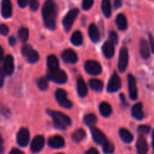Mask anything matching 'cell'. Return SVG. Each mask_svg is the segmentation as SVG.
<instances>
[{
    "mask_svg": "<svg viewBox=\"0 0 154 154\" xmlns=\"http://www.w3.org/2000/svg\"><path fill=\"white\" fill-rule=\"evenodd\" d=\"M59 154H63V153H59Z\"/></svg>",
    "mask_w": 154,
    "mask_h": 154,
    "instance_id": "52",
    "label": "cell"
},
{
    "mask_svg": "<svg viewBox=\"0 0 154 154\" xmlns=\"http://www.w3.org/2000/svg\"><path fill=\"white\" fill-rule=\"evenodd\" d=\"M86 154H99V152L96 148H90L87 151Z\"/></svg>",
    "mask_w": 154,
    "mask_h": 154,
    "instance_id": "43",
    "label": "cell"
},
{
    "mask_svg": "<svg viewBox=\"0 0 154 154\" xmlns=\"http://www.w3.org/2000/svg\"><path fill=\"white\" fill-rule=\"evenodd\" d=\"M1 13L4 18H9L12 15V5L11 0H2L1 5Z\"/></svg>",
    "mask_w": 154,
    "mask_h": 154,
    "instance_id": "16",
    "label": "cell"
},
{
    "mask_svg": "<svg viewBox=\"0 0 154 154\" xmlns=\"http://www.w3.org/2000/svg\"><path fill=\"white\" fill-rule=\"evenodd\" d=\"M128 86H129L130 98L132 100H136L138 98V89H137L135 79L132 74H129L128 75Z\"/></svg>",
    "mask_w": 154,
    "mask_h": 154,
    "instance_id": "11",
    "label": "cell"
},
{
    "mask_svg": "<svg viewBox=\"0 0 154 154\" xmlns=\"http://www.w3.org/2000/svg\"><path fill=\"white\" fill-rule=\"evenodd\" d=\"M153 149H154V142H153Z\"/></svg>",
    "mask_w": 154,
    "mask_h": 154,
    "instance_id": "51",
    "label": "cell"
},
{
    "mask_svg": "<svg viewBox=\"0 0 154 154\" xmlns=\"http://www.w3.org/2000/svg\"><path fill=\"white\" fill-rule=\"evenodd\" d=\"M57 15V7L54 0H46L42 8V16L45 25L50 30L55 29Z\"/></svg>",
    "mask_w": 154,
    "mask_h": 154,
    "instance_id": "1",
    "label": "cell"
},
{
    "mask_svg": "<svg viewBox=\"0 0 154 154\" xmlns=\"http://www.w3.org/2000/svg\"><path fill=\"white\" fill-rule=\"evenodd\" d=\"M29 7L32 11H37L38 9L39 2L38 0H29Z\"/></svg>",
    "mask_w": 154,
    "mask_h": 154,
    "instance_id": "37",
    "label": "cell"
},
{
    "mask_svg": "<svg viewBox=\"0 0 154 154\" xmlns=\"http://www.w3.org/2000/svg\"><path fill=\"white\" fill-rule=\"evenodd\" d=\"M2 69L6 75H11L14 69V58L11 55H7L3 61Z\"/></svg>",
    "mask_w": 154,
    "mask_h": 154,
    "instance_id": "13",
    "label": "cell"
},
{
    "mask_svg": "<svg viewBox=\"0 0 154 154\" xmlns=\"http://www.w3.org/2000/svg\"><path fill=\"white\" fill-rule=\"evenodd\" d=\"M45 140L43 136L38 135L34 137L31 143V150L33 152H38L43 149Z\"/></svg>",
    "mask_w": 154,
    "mask_h": 154,
    "instance_id": "14",
    "label": "cell"
},
{
    "mask_svg": "<svg viewBox=\"0 0 154 154\" xmlns=\"http://www.w3.org/2000/svg\"><path fill=\"white\" fill-rule=\"evenodd\" d=\"M99 111H100L101 114L103 116H109L112 113V108H111V105L106 102L101 103L99 105Z\"/></svg>",
    "mask_w": 154,
    "mask_h": 154,
    "instance_id": "27",
    "label": "cell"
},
{
    "mask_svg": "<svg viewBox=\"0 0 154 154\" xmlns=\"http://www.w3.org/2000/svg\"><path fill=\"white\" fill-rule=\"evenodd\" d=\"M138 130L141 134H147L150 131V127L148 125H140Z\"/></svg>",
    "mask_w": 154,
    "mask_h": 154,
    "instance_id": "38",
    "label": "cell"
},
{
    "mask_svg": "<svg viewBox=\"0 0 154 154\" xmlns=\"http://www.w3.org/2000/svg\"><path fill=\"white\" fill-rule=\"evenodd\" d=\"M86 133L84 129L81 128H78V129L75 130L74 131L73 134H72V139L76 142H80L85 137Z\"/></svg>",
    "mask_w": 154,
    "mask_h": 154,
    "instance_id": "30",
    "label": "cell"
},
{
    "mask_svg": "<svg viewBox=\"0 0 154 154\" xmlns=\"http://www.w3.org/2000/svg\"><path fill=\"white\" fill-rule=\"evenodd\" d=\"M22 54L26 58L27 61L31 63H36L39 59V54L30 45H24L22 47Z\"/></svg>",
    "mask_w": 154,
    "mask_h": 154,
    "instance_id": "4",
    "label": "cell"
},
{
    "mask_svg": "<svg viewBox=\"0 0 154 154\" xmlns=\"http://www.w3.org/2000/svg\"><path fill=\"white\" fill-rule=\"evenodd\" d=\"M71 41H72V44L76 46H79L83 43V36L82 33L80 31H75V33L72 34V38H71Z\"/></svg>",
    "mask_w": 154,
    "mask_h": 154,
    "instance_id": "29",
    "label": "cell"
},
{
    "mask_svg": "<svg viewBox=\"0 0 154 154\" xmlns=\"http://www.w3.org/2000/svg\"><path fill=\"white\" fill-rule=\"evenodd\" d=\"M29 30L27 28L25 27H22V28L20 29L19 32H18V36H19V39H20V41H22L23 42H26L29 39Z\"/></svg>",
    "mask_w": 154,
    "mask_h": 154,
    "instance_id": "33",
    "label": "cell"
},
{
    "mask_svg": "<svg viewBox=\"0 0 154 154\" xmlns=\"http://www.w3.org/2000/svg\"><path fill=\"white\" fill-rule=\"evenodd\" d=\"M102 146H103V150L105 153H112L114 152V144L112 143H111L110 141H108V140H107Z\"/></svg>",
    "mask_w": 154,
    "mask_h": 154,
    "instance_id": "35",
    "label": "cell"
},
{
    "mask_svg": "<svg viewBox=\"0 0 154 154\" xmlns=\"http://www.w3.org/2000/svg\"><path fill=\"white\" fill-rule=\"evenodd\" d=\"M38 87L40 90L45 91L48 89V86H49V83H48V79L45 78V77H41L38 79L37 82Z\"/></svg>",
    "mask_w": 154,
    "mask_h": 154,
    "instance_id": "34",
    "label": "cell"
},
{
    "mask_svg": "<svg viewBox=\"0 0 154 154\" xmlns=\"http://www.w3.org/2000/svg\"><path fill=\"white\" fill-rule=\"evenodd\" d=\"M140 53H141V57L144 59H147L150 57V48L145 39H141L140 41Z\"/></svg>",
    "mask_w": 154,
    "mask_h": 154,
    "instance_id": "23",
    "label": "cell"
},
{
    "mask_svg": "<svg viewBox=\"0 0 154 154\" xmlns=\"http://www.w3.org/2000/svg\"><path fill=\"white\" fill-rule=\"evenodd\" d=\"M153 142H154V130H153Z\"/></svg>",
    "mask_w": 154,
    "mask_h": 154,
    "instance_id": "50",
    "label": "cell"
},
{
    "mask_svg": "<svg viewBox=\"0 0 154 154\" xmlns=\"http://www.w3.org/2000/svg\"><path fill=\"white\" fill-rule=\"evenodd\" d=\"M30 139L29 131L27 128H22L17 133V141L21 146H26L29 143Z\"/></svg>",
    "mask_w": 154,
    "mask_h": 154,
    "instance_id": "9",
    "label": "cell"
},
{
    "mask_svg": "<svg viewBox=\"0 0 154 154\" xmlns=\"http://www.w3.org/2000/svg\"><path fill=\"white\" fill-rule=\"evenodd\" d=\"M102 10L105 17L109 18L111 14V0H102Z\"/></svg>",
    "mask_w": 154,
    "mask_h": 154,
    "instance_id": "28",
    "label": "cell"
},
{
    "mask_svg": "<svg viewBox=\"0 0 154 154\" xmlns=\"http://www.w3.org/2000/svg\"><path fill=\"white\" fill-rule=\"evenodd\" d=\"M48 113L52 117L54 125L60 129H66L72 124L70 118L61 112L48 110Z\"/></svg>",
    "mask_w": 154,
    "mask_h": 154,
    "instance_id": "2",
    "label": "cell"
},
{
    "mask_svg": "<svg viewBox=\"0 0 154 154\" xmlns=\"http://www.w3.org/2000/svg\"><path fill=\"white\" fill-rule=\"evenodd\" d=\"M48 145L52 148L59 149V148H62L64 146L65 140L62 136L54 135L49 138V140H48Z\"/></svg>",
    "mask_w": 154,
    "mask_h": 154,
    "instance_id": "18",
    "label": "cell"
},
{
    "mask_svg": "<svg viewBox=\"0 0 154 154\" xmlns=\"http://www.w3.org/2000/svg\"><path fill=\"white\" fill-rule=\"evenodd\" d=\"M93 2L94 0H83L82 8L84 10H89L93 6Z\"/></svg>",
    "mask_w": 154,
    "mask_h": 154,
    "instance_id": "36",
    "label": "cell"
},
{
    "mask_svg": "<svg viewBox=\"0 0 154 154\" xmlns=\"http://www.w3.org/2000/svg\"><path fill=\"white\" fill-rule=\"evenodd\" d=\"M77 88L78 92L81 97H86L88 93V88L86 85L85 81L81 76H79L77 79Z\"/></svg>",
    "mask_w": 154,
    "mask_h": 154,
    "instance_id": "20",
    "label": "cell"
},
{
    "mask_svg": "<svg viewBox=\"0 0 154 154\" xmlns=\"http://www.w3.org/2000/svg\"><path fill=\"white\" fill-rule=\"evenodd\" d=\"M9 154H24V152L23 151L20 150L17 148H14V149H11Z\"/></svg>",
    "mask_w": 154,
    "mask_h": 154,
    "instance_id": "45",
    "label": "cell"
},
{
    "mask_svg": "<svg viewBox=\"0 0 154 154\" xmlns=\"http://www.w3.org/2000/svg\"><path fill=\"white\" fill-rule=\"evenodd\" d=\"M122 5V0H115L114 1V7L115 8H119Z\"/></svg>",
    "mask_w": 154,
    "mask_h": 154,
    "instance_id": "46",
    "label": "cell"
},
{
    "mask_svg": "<svg viewBox=\"0 0 154 154\" xmlns=\"http://www.w3.org/2000/svg\"><path fill=\"white\" fill-rule=\"evenodd\" d=\"M15 43H16V39H15V38L14 37V36H11V37L9 38V44H10L11 46H14V45H15Z\"/></svg>",
    "mask_w": 154,
    "mask_h": 154,
    "instance_id": "48",
    "label": "cell"
},
{
    "mask_svg": "<svg viewBox=\"0 0 154 154\" xmlns=\"http://www.w3.org/2000/svg\"><path fill=\"white\" fill-rule=\"evenodd\" d=\"M110 39L114 44L117 43V40H118V37H117V35L115 32L112 31L110 33Z\"/></svg>",
    "mask_w": 154,
    "mask_h": 154,
    "instance_id": "40",
    "label": "cell"
},
{
    "mask_svg": "<svg viewBox=\"0 0 154 154\" xmlns=\"http://www.w3.org/2000/svg\"><path fill=\"white\" fill-rule=\"evenodd\" d=\"M84 121L87 125L93 126L97 122V118H96V115L93 114V113H88V114H87L84 116Z\"/></svg>",
    "mask_w": 154,
    "mask_h": 154,
    "instance_id": "31",
    "label": "cell"
},
{
    "mask_svg": "<svg viewBox=\"0 0 154 154\" xmlns=\"http://www.w3.org/2000/svg\"><path fill=\"white\" fill-rule=\"evenodd\" d=\"M120 136L122 140L125 143H131L133 140V135L129 130L126 128H121L120 130Z\"/></svg>",
    "mask_w": 154,
    "mask_h": 154,
    "instance_id": "25",
    "label": "cell"
},
{
    "mask_svg": "<svg viewBox=\"0 0 154 154\" xmlns=\"http://www.w3.org/2000/svg\"><path fill=\"white\" fill-rule=\"evenodd\" d=\"M137 151L138 154H147L148 152V144L144 135H140L138 137L136 143Z\"/></svg>",
    "mask_w": 154,
    "mask_h": 154,
    "instance_id": "15",
    "label": "cell"
},
{
    "mask_svg": "<svg viewBox=\"0 0 154 154\" xmlns=\"http://www.w3.org/2000/svg\"><path fill=\"white\" fill-rule=\"evenodd\" d=\"M78 13H79V11L77 8L72 9V10L69 11L68 12L67 14H66V16H65V18H63V27H64V29L66 31H69L70 29L72 28L74 21L76 19Z\"/></svg>",
    "mask_w": 154,
    "mask_h": 154,
    "instance_id": "5",
    "label": "cell"
},
{
    "mask_svg": "<svg viewBox=\"0 0 154 154\" xmlns=\"http://www.w3.org/2000/svg\"><path fill=\"white\" fill-rule=\"evenodd\" d=\"M89 36L91 40L94 42H97L100 39V34L98 27L94 24H91L89 27Z\"/></svg>",
    "mask_w": 154,
    "mask_h": 154,
    "instance_id": "22",
    "label": "cell"
},
{
    "mask_svg": "<svg viewBox=\"0 0 154 154\" xmlns=\"http://www.w3.org/2000/svg\"><path fill=\"white\" fill-rule=\"evenodd\" d=\"M48 78L58 84H63L67 81V75L63 70L60 69L49 70L48 73Z\"/></svg>",
    "mask_w": 154,
    "mask_h": 154,
    "instance_id": "3",
    "label": "cell"
},
{
    "mask_svg": "<svg viewBox=\"0 0 154 154\" xmlns=\"http://www.w3.org/2000/svg\"><path fill=\"white\" fill-rule=\"evenodd\" d=\"M63 60L68 63H75L78 61V55L72 49H66L62 54Z\"/></svg>",
    "mask_w": 154,
    "mask_h": 154,
    "instance_id": "17",
    "label": "cell"
},
{
    "mask_svg": "<svg viewBox=\"0 0 154 154\" xmlns=\"http://www.w3.org/2000/svg\"><path fill=\"white\" fill-rule=\"evenodd\" d=\"M91 133L92 136H93V140H94L96 143H98V144L103 145L104 143L108 140V139H107L105 134H104L101 130L96 128V127H92Z\"/></svg>",
    "mask_w": 154,
    "mask_h": 154,
    "instance_id": "12",
    "label": "cell"
},
{
    "mask_svg": "<svg viewBox=\"0 0 154 154\" xmlns=\"http://www.w3.org/2000/svg\"><path fill=\"white\" fill-rule=\"evenodd\" d=\"M18 5L20 6L21 8H24L26 6L27 3H28V0H17Z\"/></svg>",
    "mask_w": 154,
    "mask_h": 154,
    "instance_id": "44",
    "label": "cell"
},
{
    "mask_svg": "<svg viewBox=\"0 0 154 154\" xmlns=\"http://www.w3.org/2000/svg\"><path fill=\"white\" fill-rule=\"evenodd\" d=\"M116 24H117L119 30H126V28H127V20H126L125 15H123V14H120L117 15V18H116Z\"/></svg>",
    "mask_w": 154,
    "mask_h": 154,
    "instance_id": "24",
    "label": "cell"
},
{
    "mask_svg": "<svg viewBox=\"0 0 154 154\" xmlns=\"http://www.w3.org/2000/svg\"><path fill=\"white\" fill-rule=\"evenodd\" d=\"M9 29L5 24H0V34L2 36H6L8 33Z\"/></svg>",
    "mask_w": 154,
    "mask_h": 154,
    "instance_id": "39",
    "label": "cell"
},
{
    "mask_svg": "<svg viewBox=\"0 0 154 154\" xmlns=\"http://www.w3.org/2000/svg\"><path fill=\"white\" fill-rule=\"evenodd\" d=\"M90 85L92 89L97 91H100L103 88V83L100 80L96 79H93L90 81Z\"/></svg>",
    "mask_w": 154,
    "mask_h": 154,
    "instance_id": "32",
    "label": "cell"
},
{
    "mask_svg": "<svg viewBox=\"0 0 154 154\" xmlns=\"http://www.w3.org/2000/svg\"><path fill=\"white\" fill-rule=\"evenodd\" d=\"M129 63V52L126 47H122L120 51L118 60V69L121 72H124Z\"/></svg>",
    "mask_w": 154,
    "mask_h": 154,
    "instance_id": "6",
    "label": "cell"
},
{
    "mask_svg": "<svg viewBox=\"0 0 154 154\" xmlns=\"http://www.w3.org/2000/svg\"><path fill=\"white\" fill-rule=\"evenodd\" d=\"M149 37V41H150V47L151 48V51L152 52L154 53V38L152 34H149L148 36Z\"/></svg>",
    "mask_w": 154,
    "mask_h": 154,
    "instance_id": "41",
    "label": "cell"
},
{
    "mask_svg": "<svg viewBox=\"0 0 154 154\" xmlns=\"http://www.w3.org/2000/svg\"><path fill=\"white\" fill-rule=\"evenodd\" d=\"M4 79H5V72L3 69L0 67V87L3 85L4 83Z\"/></svg>",
    "mask_w": 154,
    "mask_h": 154,
    "instance_id": "42",
    "label": "cell"
},
{
    "mask_svg": "<svg viewBox=\"0 0 154 154\" xmlns=\"http://www.w3.org/2000/svg\"><path fill=\"white\" fill-rule=\"evenodd\" d=\"M48 66L49 70H54V69H59V60L55 55L48 56Z\"/></svg>",
    "mask_w": 154,
    "mask_h": 154,
    "instance_id": "26",
    "label": "cell"
},
{
    "mask_svg": "<svg viewBox=\"0 0 154 154\" xmlns=\"http://www.w3.org/2000/svg\"><path fill=\"white\" fill-rule=\"evenodd\" d=\"M121 80L117 73L113 74L108 84V91L109 92H115L120 88Z\"/></svg>",
    "mask_w": 154,
    "mask_h": 154,
    "instance_id": "10",
    "label": "cell"
},
{
    "mask_svg": "<svg viewBox=\"0 0 154 154\" xmlns=\"http://www.w3.org/2000/svg\"><path fill=\"white\" fill-rule=\"evenodd\" d=\"M56 98L59 104L65 108H71L72 107V103L69 100L66 96V92L63 89L59 88L56 91Z\"/></svg>",
    "mask_w": 154,
    "mask_h": 154,
    "instance_id": "8",
    "label": "cell"
},
{
    "mask_svg": "<svg viewBox=\"0 0 154 154\" xmlns=\"http://www.w3.org/2000/svg\"><path fill=\"white\" fill-rule=\"evenodd\" d=\"M86 71L87 73L93 75H99L102 72V66L99 62L96 61V60H87L84 65Z\"/></svg>",
    "mask_w": 154,
    "mask_h": 154,
    "instance_id": "7",
    "label": "cell"
},
{
    "mask_svg": "<svg viewBox=\"0 0 154 154\" xmlns=\"http://www.w3.org/2000/svg\"><path fill=\"white\" fill-rule=\"evenodd\" d=\"M102 51H103L104 55L107 58H111L114 54V44L111 40L107 41L102 46Z\"/></svg>",
    "mask_w": 154,
    "mask_h": 154,
    "instance_id": "19",
    "label": "cell"
},
{
    "mask_svg": "<svg viewBox=\"0 0 154 154\" xmlns=\"http://www.w3.org/2000/svg\"><path fill=\"white\" fill-rule=\"evenodd\" d=\"M4 152V146H3V140L0 134V153H2Z\"/></svg>",
    "mask_w": 154,
    "mask_h": 154,
    "instance_id": "47",
    "label": "cell"
},
{
    "mask_svg": "<svg viewBox=\"0 0 154 154\" xmlns=\"http://www.w3.org/2000/svg\"><path fill=\"white\" fill-rule=\"evenodd\" d=\"M3 57H4V50L2 47L0 46V62L3 60Z\"/></svg>",
    "mask_w": 154,
    "mask_h": 154,
    "instance_id": "49",
    "label": "cell"
},
{
    "mask_svg": "<svg viewBox=\"0 0 154 154\" xmlns=\"http://www.w3.org/2000/svg\"><path fill=\"white\" fill-rule=\"evenodd\" d=\"M132 116L138 120H141L144 117V113L143 111V107L141 103H138L133 106L132 109Z\"/></svg>",
    "mask_w": 154,
    "mask_h": 154,
    "instance_id": "21",
    "label": "cell"
}]
</instances>
